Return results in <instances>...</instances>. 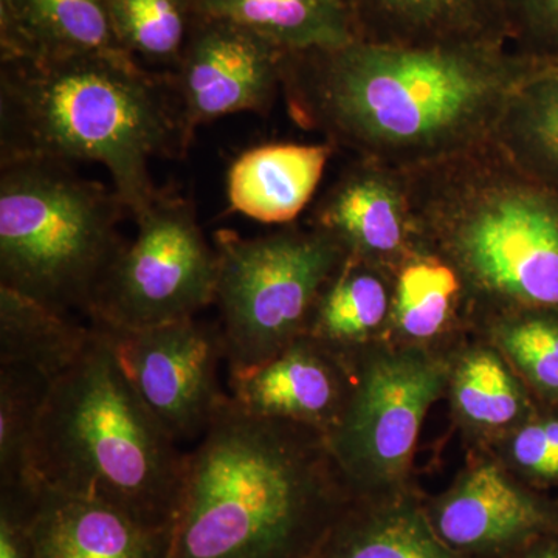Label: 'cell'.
I'll use <instances>...</instances> for the list:
<instances>
[{"label":"cell","mask_w":558,"mask_h":558,"mask_svg":"<svg viewBox=\"0 0 558 558\" xmlns=\"http://www.w3.org/2000/svg\"><path fill=\"white\" fill-rule=\"evenodd\" d=\"M543 61L508 44L354 40L286 53L281 94L290 119L337 150L409 171L494 140L509 101Z\"/></svg>","instance_id":"1"},{"label":"cell","mask_w":558,"mask_h":558,"mask_svg":"<svg viewBox=\"0 0 558 558\" xmlns=\"http://www.w3.org/2000/svg\"><path fill=\"white\" fill-rule=\"evenodd\" d=\"M349 499L325 433L230 399L186 454L168 558H317Z\"/></svg>","instance_id":"2"},{"label":"cell","mask_w":558,"mask_h":558,"mask_svg":"<svg viewBox=\"0 0 558 558\" xmlns=\"http://www.w3.org/2000/svg\"><path fill=\"white\" fill-rule=\"evenodd\" d=\"M191 143L168 72L130 54L0 57V161L100 163L137 218L159 193L150 160Z\"/></svg>","instance_id":"3"},{"label":"cell","mask_w":558,"mask_h":558,"mask_svg":"<svg viewBox=\"0 0 558 558\" xmlns=\"http://www.w3.org/2000/svg\"><path fill=\"white\" fill-rule=\"evenodd\" d=\"M421 247L457 271L470 318L558 311V194L497 140L405 171Z\"/></svg>","instance_id":"4"},{"label":"cell","mask_w":558,"mask_h":558,"mask_svg":"<svg viewBox=\"0 0 558 558\" xmlns=\"http://www.w3.org/2000/svg\"><path fill=\"white\" fill-rule=\"evenodd\" d=\"M50 384L40 414V486L98 499L140 523L174 527L186 454L132 387L108 333Z\"/></svg>","instance_id":"5"},{"label":"cell","mask_w":558,"mask_h":558,"mask_svg":"<svg viewBox=\"0 0 558 558\" xmlns=\"http://www.w3.org/2000/svg\"><path fill=\"white\" fill-rule=\"evenodd\" d=\"M116 190L49 159L0 161V286L58 314L92 303L128 242ZM131 215V213H130Z\"/></svg>","instance_id":"6"},{"label":"cell","mask_w":558,"mask_h":558,"mask_svg":"<svg viewBox=\"0 0 558 558\" xmlns=\"http://www.w3.org/2000/svg\"><path fill=\"white\" fill-rule=\"evenodd\" d=\"M213 245L230 374L256 368L306 336L319 293L348 258L339 242L311 226L258 238L223 229Z\"/></svg>","instance_id":"7"},{"label":"cell","mask_w":558,"mask_h":558,"mask_svg":"<svg viewBox=\"0 0 558 558\" xmlns=\"http://www.w3.org/2000/svg\"><path fill=\"white\" fill-rule=\"evenodd\" d=\"M344 357L351 365V392L326 439L349 497L405 494L422 422L449 384V366L417 348L380 354L355 349Z\"/></svg>","instance_id":"8"},{"label":"cell","mask_w":558,"mask_h":558,"mask_svg":"<svg viewBox=\"0 0 558 558\" xmlns=\"http://www.w3.org/2000/svg\"><path fill=\"white\" fill-rule=\"evenodd\" d=\"M137 234L113 260L92 303L90 325L146 329L196 318L216 299L218 256L189 199L159 190Z\"/></svg>","instance_id":"9"},{"label":"cell","mask_w":558,"mask_h":558,"mask_svg":"<svg viewBox=\"0 0 558 558\" xmlns=\"http://www.w3.org/2000/svg\"><path fill=\"white\" fill-rule=\"evenodd\" d=\"M94 326L108 333L132 387L171 439L204 438L230 400L219 385L226 362L219 323L196 317L146 329Z\"/></svg>","instance_id":"10"},{"label":"cell","mask_w":558,"mask_h":558,"mask_svg":"<svg viewBox=\"0 0 558 558\" xmlns=\"http://www.w3.org/2000/svg\"><path fill=\"white\" fill-rule=\"evenodd\" d=\"M286 53L233 22L196 16L178 68L168 72L189 137L226 116L269 112Z\"/></svg>","instance_id":"11"},{"label":"cell","mask_w":558,"mask_h":558,"mask_svg":"<svg viewBox=\"0 0 558 558\" xmlns=\"http://www.w3.org/2000/svg\"><path fill=\"white\" fill-rule=\"evenodd\" d=\"M328 234L349 258L396 274L424 252L411 211L405 171L352 157L312 208L310 222Z\"/></svg>","instance_id":"12"},{"label":"cell","mask_w":558,"mask_h":558,"mask_svg":"<svg viewBox=\"0 0 558 558\" xmlns=\"http://www.w3.org/2000/svg\"><path fill=\"white\" fill-rule=\"evenodd\" d=\"M425 510L439 537L469 558H505L558 532V505L520 486L494 462L473 465Z\"/></svg>","instance_id":"13"},{"label":"cell","mask_w":558,"mask_h":558,"mask_svg":"<svg viewBox=\"0 0 558 558\" xmlns=\"http://www.w3.org/2000/svg\"><path fill=\"white\" fill-rule=\"evenodd\" d=\"M351 385L349 360L303 336L263 365L230 374V399L252 416L296 422L328 435Z\"/></svg>","instance_id":"14"},{"label":"cell","mask_w":558,"mask_h":558,"mask_svg":"<svg viewBox=\"0 0 558 558\" xmlns=\"http://www.w3.org/2000/svg\"><path fill=\"white\" fill-rule=\"evenodd\" d=\"M172 529L146 526L98 499L47 487L32 519L38 558H168Z\"/></svg>","instance_id":"15"},{"label":"cell","mask_w":558,"mask_h":558,"mask_svg":"<svg viewBox=\"0 0 558 558\" xmlns=\"http://www.w3.org/2000/svg\"><path fill=\"white\" fill-rule=\"evenodd\" d=\"M355 39L380 46L508 44L505 0H348Z\"/></svg>","instance_id":"16"},{"label":"cell","mask_w":558,"mask_h":558,"mask_svg":"<svg viewBox=\"0 0 558 558\" xmlns=\"http://www.w3.org/2000/svg\"><path fill=\"white\" fill-rule=\"evenodd\" d=\"M336 148L267 143L240 154L227 172L230 208L263 223L293 222L317 193Z\"/></svg>","instance_id":"17"},{"label":"cell","mask_w":558,"mask_h":558,"mask_svg":"<svg viewBox=\"0 0 558 558\" xmlns=\"http://www.w3.org/2000/svg\"><path fill=\"white\" fill-rule=\"evenodd\" d=\"M317 558H469L433 527L424 502L405 494L349 499Z\"/></svg>","instance_id":"18"},{"label":"cell","mask_w":558,"mask_h":558,"mask_svg":"<svg viewBox=\"0 0 558 558\" xmlns=\"http://www.w3.org/2000/svg\"><path fill=\"white\" fill-rule=\"evenodd\" d=\"M86 53H124L105 0H0V57Z\"/></svg>","instance_id":"19"},{"label":"cell","mask_w":558,"mask_h":558,"mask_svg":"<svg viewBox=\"0 0 558 558\" xmlns=\"http://www.w3.org/2000/svg\"><path fill=\"white\" fill-rule=\"evenodd\" d=\"M193 5L196 16L233 22L288 53L357 40L348 0H193Z\"/></svg>","instance_id":"20"},{"label":"cell","mask_w":558,"mask_h":558,"mask_svg":"<svg viewBox=\"0 0 558 558\" xmlns=\"http://www.w3.org/2000/svg\"><path fill=\"white\" fill-rule=\"evenodd\" d=\"M395 301V274L347 258L319 293L306 336L347 355L388 329Z\"/></svg>","instance_id":"21"},{"label":"cell","mask_w":558,"mask_h":558,"mask_svg":"<svg viewBox=\"0 0 558 558\" xmlns=\"http://www.w3.org/2000/svg\"><path fill=\"white\" fill-rule=\"evenodd\" d=\"M92 326L0 286V365L25 366L53 381L83 354Z\"/></svg>","instance_id":"22"},{"label":"cell","mask_w":558,"mask_h":558,"mask_svg":"<svg viewBox=\"0 0 558 558\" xmlns=\"http://www.w3.org/2000/svg\"><path fill=\"white\" fill-rule=\"evenodd\" d=\"M495 140L527 174L558 194V57L515 92Z\"/></svg>","instance_id":"23"},{"label":"cell","mask_w":558,"mask_h":558,"mask_svg":"<svg viewBox=\"0 0 558 558\" xmlns=\"http://www.w3.org/2000/svg\"><path fill=\"white\" fill-rule=\"evenodd\" d=\"M469 319L464 288L457 271L432 253L421 252L395 274V301L388 330L409 344L438 339Z\"/></svg>","instance_id":"24"},{"label":"cell","mask_w":558,"mask_h":558,"mask_svg":"<svg viewBox=\"0 0 558 558\" xmlns=\"http://www.w3.org/2000/svg\"><path fill=\"white\" fill-rule=\"evenodd\" d=\"M50 384L38 371L0 365V490H43L36 449Z\"/></svg>","instance_id":"25"},{"label":"cell","mask_w":558,"mask_h":558,"mask_svg":"<svg viewBox=\"0 0 558 558\" xmlns=\"http://www.w3.org/2000/svg\"><path fill=\"white\" fill-rule=\"evenodd\" d=\"M117 44L146 69L178 68L196 13L193 0H105Z\"/></svg>","instance_id":"26"},{"label":"cell","mask_w":558,"mask_h":558,"mask_svg":"<svg viewBox=\"0 0 558 558\" xmlns=\"http://www.w3.org/2000/svg\"><path fill=\"white\" fill-rule=\"evenodd\" d=\"M502 354L538 392L558 400V311L513 310L480 315Z\"/></svg>","instance_id":"27"},{"label":"cell","mask_w":558,"mask_h":558,"mask_svg":"<svg viewBox=\"0 0 558 558\" xmlns=\"http://www.w3.org/2000/svg\"><path fill=\"white\" fill-rule=\"evenodd\" d=\"M457 410L480 428L509 427L524 416L527 398L497 352L478 349L459 362L453 377Z\"/></svg>","instance_id":"28"},{"label":"cell","mask_w":558,"mask_h":558,"mask_svg":"<svg viewBox=\"0 0 558 558\" xmlns=\"http://www.w3.org/2000/svg\"><path fill=\"white\" fill-rule=\"evenodd\" d=\"M509 46L526 57H558V0H505Z\"/></svg>","instance_id":"29"},{"label":"cell","mask_w":558,"mask_h":558,"mask_svg":"<svg viewBox=\"0 0 558 558\" xmlns=\"http://www.w3.org/2000/svg\"><path fill=\"white\" fill-rule=\"evenodd\" d=\"M508 458L527 480L557 484L558 414L531 418L513 429Z\"/></svg>","instance_id":"30"},{"label":"cell","mask_w":558,"mask_h":558,"mask_svg":"<svg viewBox=\"0 0 558 558\" xmlns=\"http://www.w3.org/2000/svg\"><path fill=\"white\" fill-rule=\"evenodd\" d=\"M39 494L0 490V558H38L32 519Z\"/></svg>","instance_id":"31"},{"label":"cell","mask_w":558,"mask_h":558,"mask_svg":"<svg viewBox=\"0 0 558 558\" xmlns=\"http://www.w3.org/2000/svg\"><path fill=\"white\" fill-rule=\"evenodd\" d=\"M505 558H558V532L542 535Z\"/></svg>","instance_id":"32"}]
</instances>
